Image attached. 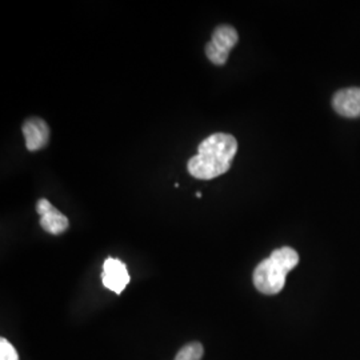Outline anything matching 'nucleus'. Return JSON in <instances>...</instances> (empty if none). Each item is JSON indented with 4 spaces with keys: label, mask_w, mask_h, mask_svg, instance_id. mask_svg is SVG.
<instances>
[{
    "label": "nucleus",
    "mask_w": 360,
    "mask_h": 360,
    "mask_svg": "<svg viewBox=\"0 0 360 360\" xmlns=\"http://www.w3.org/2000/svg\"><path fill=\"white\" fill-rule=\"evenodd\" d=\"M238 151V142L230 134H212L198 147L187 168L196 179L210 180L226 174L231 168Z\"/></svg>",
    "instance_id": "1"
},
{
    "label": "nucleus",
    "mask_w": 360,
    "mask_h": 360,
    "mask_svg": "<svg viewBox=\"0 0 360 360\" xmlns=\"http://www.w3.org/2000/svg\"><path fill=\"white\" fill-rule=\"evenodd\" d=\"M299 263V255L291 247L272 251L270 257L262 260L254 271V284L264 295H275L283 290L285 278Z\"/></svg>",
    "instance_id": "2"
},
{
    "label": "nucleus",
    "mask_w": 360,
    "mask_h": 360,
    "mask_svg": "<svg viewBox=\"0 0 360 360\" xmlns=\"http://www.w3.org/2000/svg\"><path fill=\"white\" fill-rule=\"evenodd\" d=\"M239 35L231 26H219L212 34L211 41L206 46L207 58L217 65H223L233 46L238 43Z\"/></svg>",
    "instance_id": "3"
},
{
    "label": "nucleus",
    "mask_w": 360,
    "mask_h": 360,
    "mask_svg": "<svg viewBox=\"0 0 360 360\" xmlns=\"http://www.w3.org/2000/svg\"><path fill=\"white\" fill-rule=\"evenodd\" d=\"M102 282L105 288L114 291L115 294H122L129 283V274L127 267L119 259L108 257L103 264Z\"/></svg>",
    "instance_id": "4"
},
{
    "label": "nucleus",
    "mask_w": 360,
    "mask_h": 360,
    "mask_svg": "<svg viewBox=\"0 0 360 360\" xmlns=\"http://www.w3.org/2000/svg\"><path fill=\"white\" fill-rule=\"evenodd\" d=\"M37 212L40 215V226L52 235H60L68 229L70 221L59 210L52 206L47 199H40L37 203Z\"/></svg>",
    "instance_id": "5"
},
{
    "label": "nucleus",
    "mask_w": 360,
    "mask_h": 360,
    "mask_svg": "<svg viewBox=\"0 0 360 360\" xmlns=\"http://www.w3.org/2000/svg\"><path fill=\"white\" fill-rule=\"evenodd\" d=\"M23 135L28 151H38L47 146L50 139V129L40 117H30L23 124Z\"/></svg>",
    "instance_id": "6"
},
{
    "label": "nucleus",
    "mask_w": 360,
    "mask_h": 360,
    "mask_svg": "<svg viewBox=\"0 0 360 360\" xmlns=\"http://www.w3.org/2000/svg\"><path fill=\"white\" fill-rule=\"evenodd\" d=\"M333 107L339 115L345 117H359L360 89L351 87L338 91L333 98Z\"/></svg>",
    "instance_id": "7"
},
{
    "label": "nucleus",
    "mask_w": 360,
    "mask_h": 360,
    "mask_svg": "<svg viewBox=\"0 0 360 360\" xmlns=\"http://www.w3.org/2000/svg\"><path fill=\"white\" fill-rule=\"evenodd\" d=\"M203 354H205L203 346L199 342H193L180 348L179 352L175 356V360H200L203 358Z\"/></svg>",
    "instance_id": "8"
},
{
    "label": "nucleus",
    "mask_w": 360,
    "mask_h": 360,
    "mask_svg": "<svg viewBox=\"0 0 360 360\" xmlns=\"http://www.w3.org/2000/svg\"><path fill=\"white\" fill-rule=\"evenodd\" d=\"M0 360H19L16 349L4 338L0 339Z\"/></svg>",
    "instance_id": "9"
}]
</instances>
